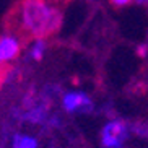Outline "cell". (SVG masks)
<instances>
[{
	"instance_id": "6da1fadb",
	"label": "cell",
	"mask_w": 148,
	"mask_h": 148,
	"mask_svg": "<svg viewBox=\"0 0 148 148\" xmlns=\"http://www.w3.org/2000/svg\"><path fill=\"white\" fill-rule=\"evenodd\" d=\"M21 21L28 33L41 39L44 36L56 34L60 29L62 13L46 0H23Z\"/></svg>"
},
{
	"instance_id": "7a4b0ae2",
	"label": "cell",
	"mask_w": 148,
	"mask_h": 148,
	"mask_svg": "<svg viewBox=\"0 0 148 148\" xmlns=\"http://www.w3.org/2000/svg\"><path fill=\"white\" fill-rule=\"evenodd\" d=\"M127 137V125L122 121L109 122L103 130V145L108 148H121Z\"/></svg>"
},
{
	"instance_id": "3957f363",
	"label": "cell",
	"mask_w": 148,
	"mask_h": 148,
	"mask_svg": "<svg viewBox=\"0 0 148 148\" xmlns=\"http://www.w3.org/2000/svg\"><path fill=\"white\" fill-rule=\"evenodd\" d=\"M64 108L69 112H77V111H80V112H88V111H91L93 103L83 93H69L64 98Z\"/></svg>"
},
{
	"instance_id": "277c9868",
	"label": "cell",
	"mask_w": 148,
	"mask_h": 148,
	"mask_svg": "<svg viewBox=\"0 0 148 148\" xmlns=\"http://www.w3.org/2000/svg\"><path fill=\"white\" fill-rule=\"evenodd\" d=\"M20 52V44L12 36L0 38V62L2 60H12Z\"/></svg>"
},
{
	"instance_id": "5b68a950",
	"label": "cell",
	"mask_w": 148,
	"mask_h": 148,
	"mask_svg": "<svg viewBox=\"0 0 148 148\" xmlns=\"http://www.w3.org/2000/svg\"><path fill=\"white\" fill-rule=\"evenodd\" d=\"M36 147H38V143L31 137H25V135H16L15 137L13 148H36Z\"/></svg>"
},
{
	"instance_id": "8992f818",
	"label": "cell",
	"mask_w": 148,
	"mask_h": 148,
	"mask_svg": "<svg viewBox=\"0 0 148 148\" xmlns=\"http://www.w3.org/2000/svg\"><path fill=\"white\" fill-rule=\"evenodd\" d=\"M26 119L31 122H42L46 119V109L44 108H36L31 112L26 114Z\"/></svg>"
},
{
	"instance_id": "52a82bcc",
	"label": "cell",
	"mask_w": 148,
	"mask_h": 148,
	"mask_svg": "<svg viewBox=\"0 0 148 148\" xmlns=\"http://www.w3.org/2000/svg\"><path fill=\"white\" fill-rule=\"evenodd\" d=\"M44 49H46V44H44V41H38V42H36V46L33 47V52H31V56L34 57L36 60H39L41 57H42Z\"/></svg>"
},
{
	"instance_id": "ba28073f",
	"label": "cell",
	"mask_w": 148,
	"mask_h": 148,
	"mask_svg": "<svg viewBox=\"0 0 148 148\" xmlns=\"http://www.w3.org/2000/svg\"><path fill=\"white\" fill-rule=\"evenodd\" d=\"M134 130L137 132V134L143 135V137H148V125H135Z\"/></svg>"
},
{
	"instance_id": "9c48e42d",
	"label": "cell",
	"mask_w": 148,
	"mask_h": 148,
	"mask_svg": "<svg viewBox=\"0 0 148 148\" xmlns=\"http://www.w3.org/2000/svg\"><path fill=\"white\" fill-rule=\"evenodd\" d=\"M112 5H116V7H124V5L130 3V0H109Z\"/></svg>"
},
{
	"instance_id": "30bf717a",
	"label": "cell",
	"mask_w": 148,
	"mask_h": 148,
	"mask_svg": "<svg viewBox=\"0 0 148 148\" xmlns=\"http://www.w3.org/2000/svg\"><path fill=\"white\" fill-rule=\"evenodd\" d=\"M137 2H138V3H143V2H147V0H137Z\"/></svg>"
}]
</instances>
